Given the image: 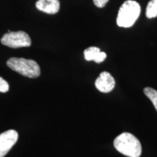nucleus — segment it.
I'll return each mask as SVG.
<instances>
[{"instance_id":"obj_1","label":"nucleus","mask_w":157,"mask_h":157,"mask_svg":"<svg viewBox=\"0 0 157 157\" xmlns=\"http://www.w3.org/2000/svg\"><path fill=\"white\" fill-rule=\"evenodd\" d=\"M115 148L128 157H140L142 153V146L135 135L129 132L121 133L113 141Z\"/></svg>"},{"instance_id":"obj_2","label":"nucleus","mask_w":157,"mask_h":157,"mask_svg":"<svg viewBox=\"0 0 157 157\" xmlns=\"http://www.w3.org/2000/svg\"><path fill=\"white\" fill-rule=\"evenodd\" d=\"M140 14V5L133 0H127L119 8L117 19V25L119 27L129 28L134 25Z\"/></svg>"},{"instance_id":"obj_3","label":"nucleus","mask_w":157,"mask_h":157,"mask_svg":"<svg viewBox=\"0 0 157 157\" xmlns=\"http://www.w3.org/2000/svg\"><path fill=\"white\" fill-rule=\"evenodd\" d=\"M7 65L12 70L29 78H36L40 75V67L34 60L22 58H11Z\"/></svg>"},{"instance_id":"obj_4","label":"nucleus","mask_w":157,"mask_h":157,"mask_svg":"<svg viewBox=\"0 0 157 157\" xmlns=\"http://www.w3.org/2000/svg\"><path fill=\"white\" fill-rule=\"evenodd\" d=\"M2 44L11 48L30 47L31 40L28 34L24 31H8L1 39Z\"/></svg>"},{"instance_id":"obj_5","label":"nucleus","mask_w":157,"mask_h":157,"mask_svg":"<svg viewBox=\"0 0 157 157\" xmlns=\"http://www.w3.org/2000/svg\"><path fill=\"white\" fill-rule=\"evenodd\" d=\"M18 139V133L14 129H9L0 134V157H4L13 148Z\"/></svg>"},{"instance_id":"obj_6","label":"nucleus","mask_w":157,"mask_h":157,"mask_svg":"<svg viewBox=\"0 0 157 157\" xmlns=\"http://www.w3.org/2000/svg\"><path fill=\"white\" fill-rule=\"evenodd\" d=\"M95 87L100 92L104 93L112 91L115 87V80L111 74L107 71L101 73L95 81Z\"/></svg>"},{"instance_id":"obj_7","label":"nucleus","mask_w":157,"mask_h":157,"mask_svg":"<svg viewBox=\"0 0 157 157\" xmlns=\"http://www.w3.org/2000/svg\"><path fill=\"white\" fill-rule=\"evenodd\" d=\"M36 7L39 10L53 15L60 10V2L58 0H38L36 3Z\"/></svg>"},{"instance_id":"obj_8","label":"nucleus","mask_w":157,"mask_h":157,"mask_svg":"<svg viewBox=\"0 0 157 157\" xmlns=\"http://www.w3.org/2000/svg\"><path fill=\"white\" fill-rule=\"evenodd\" d=\"M84 55L86 60H93L97 63H101L106 58V54L104 52H101V50L96 47H90L86 49L84 52Z\"/></svg>"},{"instance_id":"obj_9","label":"nucleus","mask_w":157,"mask_h":157,"mask_svg":"<svg viewBox=\"0 0 157 157\" xmlns=\"http://www.w3.org/2000/svg\"><path fill=\"white\" fill-rule=\"evenodd\" d=\"M146 17L153 18L157 16V0H151L146 7Z\"/></svg>"},{"instance_id":"obj_10","label":"nucleus","mask_w":157,"mask_h":157,"mask_svg":"<svg viewBox=\"0 0 157 157\" xmlns=\"http://www.w3.org/2000/svg\"><path fill=\"white\" fill-rule=\"evenodd\" d=\"M145 95L152 102L153 105L157 111V91L151 87H146L143 90Z\"/></svg>"},{"instance_id":"obj_11","label":"nucleus","mask_w":157,"mask_h":157,"mask_svg":"<svg viewBox=\"0 0 157 157\" xmlns=\"http://www.w3.org/2000/svg\"><path fill=\"white\" fill-rule=\"evenodd\" d=\"M10 86L6 80L0 76V93H7L9 91Z\"/></svg>"},{"instance_id":"obj_12","label":"nucleus","mask_w":157,"mask_h":157,"mask_svg":"<svg viewBox=\"0 0 157 157\" xmlns=\"http://www.w3.org/2000/svg\"><path fill=\"white\" fill-rule=\"evenodd\" d=\"M109 1V0H93V2L98 7L102 8V7H105Z\"/></svg>"}]
</instances>
